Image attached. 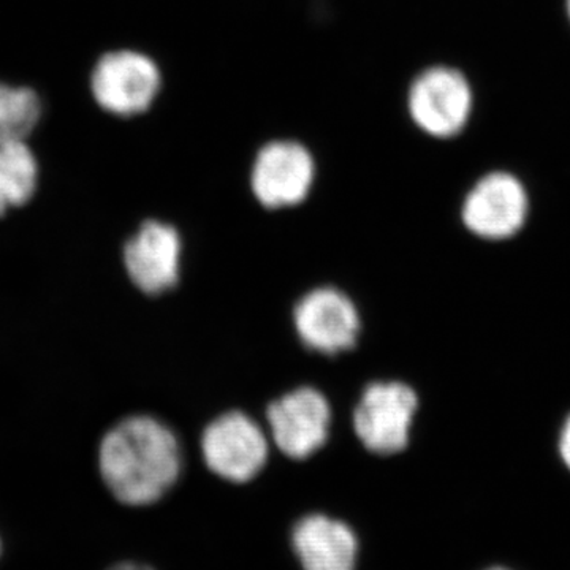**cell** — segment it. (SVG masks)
Segmentation results:
<instances>
[{
  "instance_id": "6da1fadb",
  "label": "cell",
  "mask_w": 570,
  "mask_h": 570,
  "mask_svg": "<svg viewBox=\"0 0 570 570\" xmlns=\"http://www.w3.org/2000/svg\"><path fill=\"white\" fill-rule=\"evenodd\" d=\"M100 472L108 489L127 505L159 501L181 469L178 441L151 417L124 420L104 438Z\"/></svg>"
},
{
  "instance_id": "7a4b0ae2",
  "label": "cell",
  "mask_w": 570,
  "mask_h": 570,
  "mask_svg": "<svg viewBox=\"0 0 570 570\" xmlns=\"http://www.w3.org/2000/svg\"><path fill=\"white\" fill-rule=\"evenodd\" d=\"M163 89V73L149 56L119 50L104 55L91 77L94 100L110 115L130 118L146 112Z\"/></svg>"
},
{
  "instance_id": "3957f363",
  "label": "cell",
  "mask_w": 570,
  "mask_h": 570,
  "mask_svg": "<svg viewBox=\"0 0 570 570\" xmlns=\"http://www.w3.org/2000/svg\"><path fill=\"white\" fill-rule=\"evenodd\" d=\"M471 108L472 92L466 78L449 67L422 71L409 89V115L430 137L459 135L468 124Z\"/></svg>"
},
{
  "instance_id": "277c9868",
  "label": "cell",
  "mask_w": 570,
  "mask_h": 570,
  "mask_svg": "<svg viewBox=\"0 0 570 570\" xmlns=\"http://www.w3.org/2000/svg\"><path fill=\"white\" fill-rule=\"evenodd\" d=\"M414 390L401 382L370 385L355 409L356 436L371 452L393 455L407 448L409 431L417 412Z\"/></svg>"
},
{
  "instance_id": "5b68a950",
  "label": "cell",
  "mask_w": 570,
  "mask_h": 570,
  "mask_svg": "<svg viewBox=\"0 0 570 570\" xmlns=\"http://www.w3.org/2000/svg\"><path fill=\"white\" fill-rule=\"evenodd\" d=\"M316 178V163L305 145L292 140L266 142L255 156L250 186L258 204L279 209L306 200Z\"/></svg>"
},
{
  "instance_id": "8992f818",
  "label": "cell",
  "mask_w": 570,
  "mask_h": 570,
  "mask_svg": "<svg viewBox=\"0 0 570 570\" xmlns=\"http://www.w3.org/2000/svg\"><path fill=\"white\" fill-rule=\"evenodd\" d=\"M202 450L214 474L235 483L253 480L268 460L264 431L242 412L214 420L205 430Z\"/></svg>"
},
{
  "instance_id": "52a82bcc",
  "label": "cell",
  "mask_w": 570,
  "mask_h": 570,
  "mask_svg": "<svg viewBox=\"0 0 570 570\" xmlns=\"http://www.w3.org/2000/svg\"><path fill=\"white\" fill-rule=\"evenodd\" d=\"M268 423L281 452L305 460L328 439L332 411L321 392L298 389L269 404Z\"/></svg>"
},
{
  "instance_id": "ba28073f",
  "label": "cell",
  "mask_w": 570,
  "mask_h": 570,
  "mask_svg": "<svg viewBox=\"0 0 570 570\" xmlns=\"http://www.w3.org/2000/svg\"><path fill=\"white\" fill-rule=\"evenodd\" d=\"M295 326L307 347L326 355L355 346L360 332L356 307L335 288H317L295 307Z\"/></svg>"
},
{
  "instance_id": "9c48e42d",
  "label": "cell",
  "mask_w": 570,
  "mask_h": 570,
  "mask_svg": "<svg viewBox=\"0 0 570 570\" xmlns=\"http://www.w3.org/2000/svg\"><path fill=\"white\" fill-rule=\"evenodd\" d=\"M528 197L519 179L491 174L480 179L463 206V220L472 234L487 239H504L523 227Z\"/></svg>"
},
{
  "instance_id": "30bf717a",
  "label": "cell",
  "mask_w": 570,
  "mask_h": 570,
  "mask_svg": "<svg viewBox=\"0 0 570 570\" xmlns=\"http://www.w3.org/2000/svg\"><path fill=\"white\" fill-rule=\"evenodd\" d=\"M181 238L171 225L148 220L127 242L124 262L130 279L148 295L163 294L178 283Z\"/></svg>"
},
{
  "instance_id": "8fae6325",
  "label": "cell",
  "mask_w": 570,
  "mask_h": 570,
  "mask_svg": "<svg viewBox=\"0 0 570 570\" xmlns=\"http://www.w3.org/2000/svg\"><path fill=\"white\" fill-rule=\"evenodd\" d=\"M292 546L305 570H355L358 542L343 521L307 515L296 523Z\"/></svg>"
},
{
  "instance_id": "7c38bea8",
  "label": "cell",
  "mask_w": 570,
  "mask_h": 570,
  "mask_svg": "<svg viewBox=\"0 0 570 570\" xmlns=\"http://www.w3.org/2000/svg\"><path fill=\"white\" fill-rule=\"evenodd\" d=\"M39 183V165L24 140L0 142V216L28 204Z\"/></svg>"
},
{
  "instance_id": "4fadbf2b",
  "label": "cell",
  "mask_w": 570,
  "mask_h": 570,
  "mask_svg": "<svg viewBox=\"0 0 570 570\" xmlns=\"http://www.w3.org/2000/svg\"><path fill=\"white\" fill-rule=\"evenodd\" d=\"M40 115V99L32 89L0 82V142L26 140Z\"/></svg>"
},
{
  "instance_id": "5bb4252c",
  "label": "cell",
  "mask_w": 570,
  "mask_h": 570,
  "mask_svg": "<svg viewBox=\"0 0 570 570\" xmlns=\"http://www.w3.org/2000/svg\"><path fill=\"white\" fill-rule=\"evenodd\" d=\"M560 452L562 461H564L566 466H568L570 471V417L568 422H566L564 428H562Z\"/></svg>"
},
{
  "instance_id": "9a60e30c",
  "label": "cell",
  "mask_w": 570,
  "mask_h": 570,
  "mask_svg": "<svg viewBox=\"0 0 570 570\" xmlns=\"http://www.w3.org/2000/svg\"><path fill=\"white\" fill-rule=\"evenodd\" d=\"M110 570H153L148 566L138 564V562H121Z\"/></svg>"
},
{
  "instance_id": "2e32d148",
  "label": "cell",
  "mask_w": 570,
  "mask_h": 570,
  "mask_svg": "<svg viewBox=\"0 0 570 570\" xmlns=\"http://www.w3.org/2000/svg\"><path fill=\"white\" fill-rule=\"evenodd\" d=\"M480 570H517V569L509 568V566H504V564H493V566H489V568L480 569Z\"/></svg>"
},
{
  "instance_id": "e0dca14e",
  "label": "cell",
  "mask_w": 570,
  "mask_h": 570,
  "mask_svg": "<svg viewBox=\"0 0 570 570\" xmlns=\"http://www.w3.org/2000/svg\"><path fill=\"white\" fill-rule=\"evenodd\" d=\"M569 13H570V0H569Z\"/></svg>"
}]
</instances>
